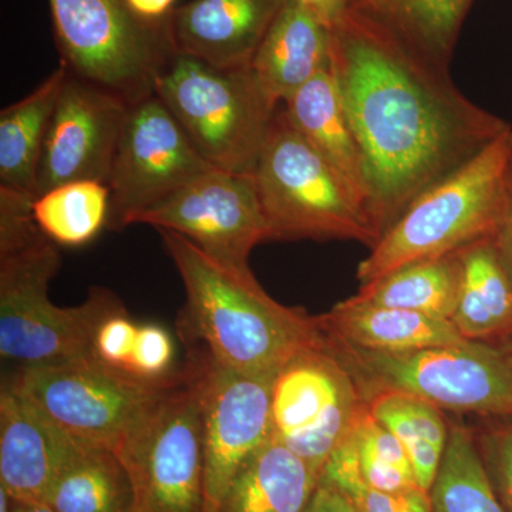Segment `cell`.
<instances>
[{
	"instance_id": "1",
	"label": "cell",
	"mask_w": 512,
	"mask_h": 512,
	"mask_svg": "<svg viewBox=\"0 0 512 512\" xmlns=\"http://www.w3.org/2000/svg\"><path fill=\"white\" fill-rule=\"evenodd\" d=\"M330 36V69L369 174L370 225L382 238L420 194L511 126L369 10L349 6Z\"/></svg>"
},
{
	"instance_id": "2",
	"label": "cell",
	"mask_w": 512,
	"mask_h": 512,
	"mask_svg": "<svg viewBox=\"0 0 512 512\" xmlns=\"http://www.w3.org/2000/svg\"><path fill=\"white\" fill-rule=\"evenodd\" d=\"M158 231L183 279L178 332L185 346H198L221 365L256 376H275L303 350H322L315 316L276 302L251 269L222 264L180 234Z\"/></svg>"
},
{
	"instance_id": "3",
	"label": "cell",
	"mask_w": 512,
	"mask_h": 512,
	"mask_svg": "<svg viewBox=\"0 0 512 512\" xmlns=\"http://www.w3.org/2000/svg\"><path fill=\"white\" fill-rule=\"evenodd\" d=\"M35 198L0 188V355L19 369L92 356L97 323L117 301L93 288L87 301L60 308L49 284L60 268L57 244L33 218Z\"/></svg>"
},
{
	"instance_id": "4",
	"label": "cell",
	"mask_w": 512,
	"mask_h": 512,
	"mask_svg": "<svg viewBox=\"0 0 512 512\" xmlns=\"http://www.w3.org/2000/svg\"><path fill=\"white\" fill-rule=\"evenodd\" d=\"M512 128L420 194L357 266L360 285L493 239L507 205Z\"/></svg>"
},
{
	"instance_id": "5",
	"label": "cell",
	"mask_w": 512,
	"mask_h": 512,
	"mask_svg": "<svg viewBox=\"0 0 512 512\" xmlns=\"http://www.w3.org/2000/svg\"><path fill=\"white\" fill-rule=\"evenodd\" d=\"M154 94L217 170L251 175L264 146L275 104L251 64L217 67L174 52L154 80Z\"/></svg>"
},
{
	"instance_id": "6",
	"label": "cell",
	"mask_w": 512,
	"mask_h": 512,
	"mask_svg": "<svg viewBox=\"0 0 512 512\" xmlns=\"http://www.w3.org/2000/svg\"><path fill=\"white\" fill-rule=\"evenodd\" d=\"M322 339V350L349 370L365 400L382 390H403L448 412L512 417V365L494 343L467 339L387 353Z\"/></svg>"
},
{
	"instance_id": "7",
	"label": "cell",
	"mask_w": 512,
	"mask_h": 512,
	"mask_svg": "<svg viewBox=\"0 0 512 512\" xmlns=\"http://www.w3.org/2000/svg\"><path fill=\"white\" fill-rule=\"evenodd\" d=\"M271 239H343L373 248L379 235L338 177L293 126L284 104L275 111L251 174Z\"/></svg>"
},
{
	"instance_id": "8",
	"label": "cell",
	"mask_w": 512,
	"mask_h": 512,
	"mask_svg": "<svg viewBox=\"0 0 512 512\" xmlns=\"http://www.w3.org/2000/svg\"><path fill=\"white\" fill-rule=\"evenodd\" d=\"M62 63L128 104L154 94L174 55L168 18L147 20L127 0H47Z\"/></svg>"
},
{
	"instance_id": "9",
	"label": "cell",
	"mask_w": 512,
	"mask_h": 512,
	"mask_svg": "<svg viewBox=\"0 0 512 512\" xmlns=\"http://www.w3.org/2000/svg\"><path fill=\"white\" fill-rule=\"evenodd\" d=\"M114 453L133 483L137 512H204L201 406L184 366L167 377Z\"/></svg>"
},
{
	"instance_id": "10",
	"label": "cell",
	"mask_w": 512,
	"mask_h": 512,
	"mask_svg": "<svg viewBox=\"0 0 512 512\" xmlns=\"http://www.w3.org/2000/svg\"><path fill=\"white\" fill-rule=\"evenodd\" d=\"M165 380L137 379L89 356L18 369L9 382L77 443L116 451Z\"/></svg>"
},
{
	"instance_id": "11",
	"label": "cell",
	"mask_w": 512,
	"mask_h": 512,
	"mask_svg": "<svg viewBox=\"0 0 512 512\" xmlns=\"http://www.w3.org/2000/svg\"><path fill=\"white\" fill-rule=\"evenodd\" d=\"M184 367L197 387L204 436L205 508L217 512L242 466L272 436L275 376L237 372L198 346H185Z\"/></svg>"
},
{
	"instance_id": "12",
	"label": "cell",
	"mask_w": 512,
	"mask_h": 512,
	"mask_svg": "<svg viewBox=\"0 0 512 512\" xmlns=\"http://www.w3.org/2000/svg\"><path fill=\"white\" fill-rule=\"evenodd\" d=\"M211 170L156 94L130 104L107 181V227L134 225L138 215Z\"/></svg>"
},
{
	"instance_id": "13",
	"label": "cell",
	"mask_w": 512,
	"mask_h": 512,
	"mask_svg": "<svg viewBox=\"0 0 512 512\" xmlns=\"http://www.w3.org/2000/svg\"><path fill=\"white\" fill-rule=\"evenodd\" d=\"M349 370L325 350H303L272 386V439L322 473L336 447L355 429L365 409Z\"/></svg>"
},
{
	"instance_id": "14",
	"label": "cell",
	"mask_w": 512,
	"mask_h": 512,
	"mask_svg": "<svg viewBox=\"0 0 512 512\" xmlns=\"http://www.w3.org/2000/svg\"><path fill=\"white\" fill-rule=\"evenodd\" d=\"M147 224L187 238L211 258L249 269L252 249L271 241L251 175L214 170L138 215Z\"/></svg>"
},
{
	"instance_id": "15",
	"label": "cell",
	"mask_w": 512,
	"mask_h": 512,
	"mask_svg": "<svg viewBox=\"0 0 512 512\" xmlns=\"http://www.w3.org/2000/svg\"><path fill=\"white\" fill-rule=\"evenodd\" d=\"M128 107L69 72L40 151L36 197L76 181L107 184Z\"/></svg>"
},
{
	"instance_id": "16",
	"label": "cell",
	"mask_w": 512,
	"mask_h": 512,
	"mask_svg": "<svg viewBox=\"0 0 512 512\" xmlns=\"http://www.w3.org/2000/svg\"><path fill=\"white\" fill-rule=\"evenodd\" d=\"M82 446L12 383L0 393V485L18 503H46L53 484Z\"/></svg>"
},
{
	"instance_id": "17",
	"label": "cell",
	"mask_w": 512,
	"mask_h": 512,
	"mask_svg": "<svg viewBox=\"0 0 512 512\" xmlns=\"http://www.w3.org/2000/svg\"><path fill=\"white\" fill-rule=\"evenodd\" d=\"M286 0H191L168 16L174 52L217 67L249 66Z\"/></svg>"
},
{
	"instance_id": "18",
	"label": "cell",
	"mask_w": 512,
	"mask_h": 512,
	"mask_svg": "<svg viewBox=\"0 0 512 512\" xmlns=\"http://www.w3.org/2000/svg\"><path fill=\"white\" fill-rule=\"evenodd\" d=\"M284 107L293 126L328 163L350 201L370 225L372 190L366 160L346 116L332 69L328 67L316 74L285 101Z\"/></svg>"
},
{
	"instance_id": "19",
	"label": "cell",
	"mask_w": 512,
	"mask_h": 512,
	"mask_svg": "<svg viewBox=\"0 0 512 512\" xmlns=\"http://www.w3.org/2000/svg\"><path fill=\"white\" fill-rule=\"evenodd\" d=\"M332 36L325 23L286 0L256 50L251 69L275 104H284L316 74L330 67Z\"/></svg>"
},
{
	"instance_id": "20",
	"label": "cell",
	"mask_w": 512,
	"mask_h": 512,
	"mask_svg": "<svg viewBox=\"0 0 512 512\" xmlns=\"http://www.w3.org/2000/svg\"><path fill=\"white\" fill-rule=\"evenodd\" d=\"M320 335L372 352H409L463 342L451 320L349 298L315 316Z\"/></svg>"
},
{
	"instance_id": "21",
	"label": "cell",
	"mask_w": 512,
	"mask_h": 512,
	"mask_svg": "<svg viewBox=\"0 0 512 512\" xmlns=\"http://www.w3.org/2000/svg\"><path fill=\"white\" fill-rule=\"evenodd\" d=\"M319 478L318 471L271 436L238 471L217 512H302Z\"/></svg>"
},
{
	"instance_id": "22",
	"label": "cell",
	"mask_w": 512,
	"mask_h": 512,
	"mask_svg": "<svg viewBox=\"0 0 512 512\" xmlns=\"http://www.w3.org/2000/svg\"><path fill=\"white\" fill-rule=\"evenodd\" d=\"M67 76L60 63L25 99L0 113V188L36 198L40 151Z\"/></svg>"
},
{
	"instance_id": "23",
	"label": "cell",
	"mask_w": 512,
	"mask_h": 512,
	"mask_svg": "<svg viewBox=\"0 0 512 512\" xmlns=\"http://www.w3.org/2000/svg\"><path fill=\"white\" fill-rule=\"evenodd\" d=\"M464 279L451 322L468 340H500L512 329V278L493 241L460 251Z\"/></svg>"
},
{
	"instance_id": "24",
	"label": "cell",
	"mask_w": 512,
	"mask_h": 512,
	"mask_svg": "<svg viewBox=\"0 0 512 512\" xmlns=\"http://www.w3.org/2000/svg\"><path fill=\"white\" fill-rule=\"evenodd\" d=\"M464 279L460 252L403 266L392 274L360 285L353 299L387 308L406 309L451 320Z\"/></svg>"
},
{
	"instance_id": "25",
	"label": "cell",
	"mask_w": 512,
	"mask_h": 512,
	"mask_svg": "<svg viewBox=\"0 0 512 512\" xmlns=\"http://www.w3.org/2000/svg\"><path fill=\"white\" fill-rule=\"evenodd\" d=\"M56 512H137L126 467L109 448L79 446L50 490Z\"/></svg>"
},
{
	"instance_id": "26",
	"label": "cell",
	"mask_w": 512,
	"mask_h": 512,
	"mask_svg": "<svg viewBox=\"0 0 512 512\" xmlns=\"http://www.w3.org/2000/svg\"><path fill=\"white\" fill-rule=\"evenodd\" d=\"M367 409L406 450L417 480L430 491L446 451L450 421L436 404L403 390H382L366 399Z\"/></svg>"
},
{
	"instance_id": "27",
	"label": "cell",
	"mask_w": 512,
	"mask_h": 512,
	"mask_svg": "<svg viewBox=\"0 0 512 512\" xmlns=\"http://www.w3.org/2000/svg\"><path fill=\"white\" fill-rule=\"evenodd\" d=\"M473 0H356L424 55L450 66Z\"/></svg>"
},
{
	"instance_id": "28",
	"label": "cell",
	"mask_w": 512,
	"mask_h": 512,
	"mask_svg": "<svg viewBox=\"0 0 512 512\" xmlns=\"http://www.w3.org/2000/svg\"><path fill=\"white\" fill-rule=\"evenodd\" d=\"M430 497L434 512H505L481 463L473 431L461 421L450 423Z\"/></svg>"
},
{
	"instance_id": "29",
	"label": "cell",
	"mask_w": 512,
	"mask_h": 512,
	"mask_svg": "<svg viewBox=\"0 0 512 512\" xmlns=\"http://www.w3.org/2000/svg\"><path fill=\"white\" fill-rule=\"evenodd\" d=\"M32 211L47 238L64 247H80L107 227L110 190L97 181L59 185L36 197Z\"/></svg>"
},
{
	"instance_id": "30",
	"label": "cell",
	"mask_w": 512,
	"mask_h": 512,
	"mask_svg": "<svg viewBox=\"0 0 512 512\" xmlns=\"http://www.w3.org/2000/svg\"><path fill=\"white\" fill-rule=\"evenodd\" d=\"M319 480L348 495L357 512H434L430 491L424 488L387 493L365 483L360 471L355 431L333 451Z\"/></svg>"
},
{
	"instance_id": "31",
	"label": "cell",
	"mask_w": 512,
	"mask_h": 512,
	"mask_svg": "<svg viewBox=\"0 0 512 512\" xmlns=\"http://www.w3.org/2000/svg\"><path fill=\"white\" fill-rule=\"evenodd\" d=\"M360 471L369 487L387 493L423 488L399 439L363 409L355 427Z\"/></svg>"
},
{
	"instance_id": "32",
	"label": "cell",
	"mask_w": 512,
	"mask_h": 512,
	"mask_svg": "<svg viewBox=\"0 0 512 512\" xmlns=\"http://www.w3.org/2000/svg\"><path fill=\"white\" fill-rule=\"evenodd\" d=\"M473 430L485 473L505 512H512V417H484Z\"/></svg>"
},
{
	"instance_id": "33",
	"label": "cell",
	"mask_w": 512,
	"mask_h": 512,
	"mask_svg": "<svg viewBox=\"0 0 512 512\" xmlns=\"http://www.w3.org/2000/svg\"><path fill=\"white\" fill-rule=\"evenodd\" d=\"M138 326L128 316L120 299L97 323L92 340V357L103 365L127 373L136 343Z\"/></svg>"
},
{
	"instance_id": "34",
	"label": "cell",
	"mask_w": 512,
	"mask_h": 512,
	"mask_svg": "<svg viewBox=\"0 0 512 512\" xmlns=\"http://www.w3.org/2000/svg\"><path fill=\"white\" fill-rule=\"evenodd\" d=\"M174 342L170 333L154 323L138 326L128 375L160 382L173 375Z\"/></svg>"
},
{
	"instance_id": "35",
	"label": "cell",
	"mask_w": 512,
	"mask_h": 512,
	"mask_svg": "<svg viewBox=\"0 0 512 512\" xmlns=\"http://www.w3.org/2000/svg\"><path fill=\"white\" fill-rule=\"evenodd\" d=\"M302 512H357L348 495L325 481H320L311 501Z\"/></svg>"
},
{
	"instance_id": "36",
	"label": "cell",
	"mask_w": 512,
	"mask_h": 512,
	"mask_svg": "<svg viewBox=\"0 0 512 512\" xmlns=\"http://www.w3.org/2000/svg\"><path fill=\"white\" fill-rule=\"evenodd\" d=\"M491 241L512 278V160L510 175H508L507 205H505L503 221Z\"/></svg>"
},
{
	"instance_id": "37",
	"label": "cell",
	"mask_w": 512,
	"mask_h": 512,
	"mask_svg": "<svg viewBox=\"0 0 512 512\" xmlns=\"http://www.w3.org/2000/svg\"><path fill=\"white\" fill-rule=\"evenodd\" d=\"M311 10L329 29H332L349 8V0H293Z\"/></svg>"
},
{
	"instance_id": "38",
	"label": "cell",
	"mask_w": 512,
	"mask_h": 512,
	"mask_svg": "<svg viewBox=\"0 0 512 512\" xmlns=\"http://www.w3.org/2000/svg\"><path fill=\"white\" fill-rule=\"evenodd\" d=\"M138 16L147 20H163L173 12L175 0H127Z\"/></svg>"
},
{
	"instance_id": "39",
	"label": "cell",
	"mask_w": 512,
	"mask_h": 512,
	"mask_svg": "<svg viewBox=\"0 0 512 512\" xmlns=\"http://www.w3.org/2000/svg\"><path fill=\"white\" fill-rule=\"evenodd\" d=\"M12 512H56L45 503H18L15 501Z\"/></svg>"
},
{
	"instance_id": "40",
	"label": "cell",
	"mask_w": 512,
	"mask_h": 512,
	"mask_svg": "<svg viewBox=\"0 0 512 512\" xmlns=\"http://www.w3.org/2000/svg\"><path fill=\"white\" fill-rule=\"evenodd\" d=\"M13 505H15V500L12 495L0 485V512H12Z\"/></svg>"
},
{
	"instance_id": "41",
	"label": "cell",
	"mask_w": 512,
	"mask_h": 512,
	"mask_svg": "<svg viewBox=\"0 0 512 512\" xmlns=\"http://www.w3.org/2000/svg\"><path fill=\"white\" fill-rule=\"evenodd\" d=\"M497 346L503 350L505 356L508 357V360H510L512 365V329L507 333V335L500 339V345Z\"/></svg>"
},
{
	"instance_id": "42",
	"label": "cell",
	"mask_w": 512,
	"mask_h": 512,
	"mask_svg": "<svg viewBox=\"0 0 512 512\" xmlns=\"http://www.w3.org/2000/svg\"><path fill=\"white\" fill-rule=\"evenodd\" d=\"M353 2H355V0H349V6L352 5Z\"/></svg>"
},
{
	"instance_id": "43",
	"label": "cell",
	"mask_w": 512,
	"mask_h": 512,
	"mask_svg": "<svg viewBox=\"0 0 512 512\" xmlns=\"http://www.w3.org/2000/svg\"><path fill=\"white\" fill-rule=\"evenodd\" d=\"M355 2H356V0H355Z\"/></svg>"
}]
</instances>
